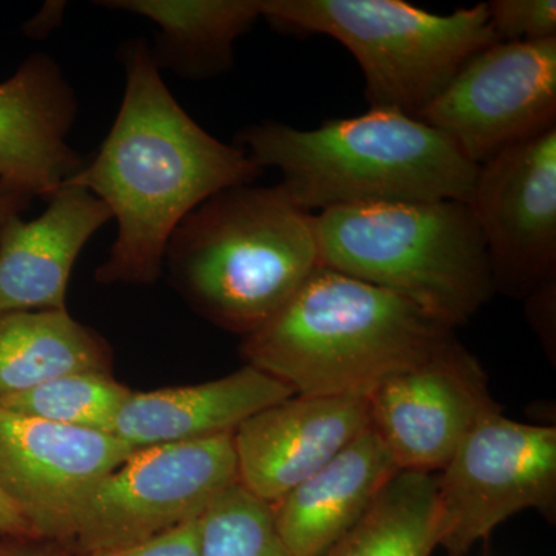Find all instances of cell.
I'll return each instance as SVG.
<instances>
[{"instance_id": "6da1fadb", "label": "cell", "mask_w": 556, "mask_h": 556, "mask_svg": "<svg viewBox=\"0 0 556 556\" xmlns=\"http://www.w3.org/2000/svg\"><path fill=\"white\" fill-rule=\"evenodd\" d=\"M119 60L126 89L118 115L93 160L68 181L94 193L118 223L98 283L152 285L179 223L219 190L252 185L262 169L190 118L144 39L124 43Z\"/></svg>"}, {"instance_id": "7a4b0ae2", "label": "cell", "mask_w": 556, "mask_h": 556, "mask_svg": "<svg viewBox=\"0 0 556 556\" xmlns=\"http://www.w3.org/2000/svg\"><path fill=\"white\" fill-rule=\"evenodd\" d=\"M236 146L260 169L280 172L281 188L313 214L376 203H468L479 170L444 131L390 109L309 130L265 121L241 130Z\"/></svg>"}, {"instance_id": "3957f363", "label": "cell", "mask_w": 556, "mask_h": 556, "mask_svg": "<svg viewBox=\"0 0 556 556\" xmlns=\"http://www.w3.org/2000/svg\"><path fill=\"white\" fill-rule=\"evenodd\" d=\"M164 266L199 316L247 338L320 268L317 215L281 185L219 190L179 223Z\"/></svg>"}, {"instance_id": "277c9868", "label": "cell", "mask_w": 556, "mask_h": 556, "mask_svg": "<svg viewBox=\"0 0 556 556\" xmlns=\"http://www.w3.org/2000/svg\"><path fill=\"white\" fill-rule=\"evenodd\" d=\"M453 339L455 329L408 300L320 266L240 353L295 394L367 397Z\"/></svg>"}, {"instance_id": "5b68a950", "label": "cell", "mask_w": 556, "mask_h": 556, "mask_svg": "<svg viewBox=\"0 0 556 556\" xmlns=\"http://www.w3.org/2000/svg\"><path fill=\"white\" fill-rule=\"evenodd\" d=\"M321 266L408 300L455 329L495 292L466 201H412L317 214Z\"/></svg>"}, {"instance_id": "8992f818", "label": "cell", "mask_w": 556, "mask_h": 556, "mask_svg": "<svg viewBox=\"0 0 556 556\" xmlns=\"http://www.w3.org/2000/svg\"><path fill=\"white\" fill-rule=\"evenodd\" d=\"M276 28L325 35L361 65L371 109L419 118L471 56L496 43L485 3L433 14L401 0H260Z\"/></svg>"}, {"instance_id": "52a82bcc", "label": "cell", "mask_w": 556, "mask_h": 556, "mask_svg": "<svg viewBox=\"0 0 556 556\" xmlns=\"http://www.w3.org/2000/svg\"><path fill=\"white\" fill-rule=\"evenodd\" d=\"M236 484L233 433L137 450L79 497L58 546L73 555L137 546L200 519Z\"/></svg>"}, {"instance_id": "ba28073f", "label": "cell", "mask_w": 556, "mask_h": 556, "mask_svg": "<svg viewBox=\"0 0 556 556\" xmlns=\"http://www.w3.org/2000/svg\"><path fill=\"white\" fill-rule=\"evenodd\" d=\"M556 428L479 420L438 477L439 546L466 556L497 526L527 508L555 515Z\"/></svg>"}, {"instance_id": "9c48e42d", "label": "cell", "mask_w": 556, "mask_h": 556, "mask_svg": "<svg viewBox=\"0 0 556 556\" xmlns=\"http://www.w3.org/2000/svg\"><path fill=\"white\" fill-rule=\"evenodd\" d=\"M417 119L448 135L478 166L556 127V39L479 51Z\"/></svg>"}, {"instance_id": "30bf717a", "label": "cell", "mask_w": 556, "mask_h": 556, "mask_svg": "<svg viewBox=\"0 0 556 556\" xmlns=\"http://www.w3.org/2000/svg\"><path fill=\"white\" fill-rule=\"evenodd\" d=\"M369 427L399 470L437 475L479 420L501 412L477 358L457 342L388 376L367 396Z\"/></svg>"}, {"instance_id": "8fae6325", "label": "cell", "mask_w": 556, "mask_h": 556, "mask_svg": "<svg viewBox=\"0 0 556 556\" xmlns=\"http://www.w3.org/2000/svg\"><path fill=\"white\" fill-rule=\"evenodd\" d=\"M468 206L495 292L529 298L556 277V127L481 164Z\"/></svg>"}, {"instance_id": "7c38bea8", "label": "cell", "mask_w": 556, "mask_h": 556, "mask_svg": "<svg viewBox=\"0 0 556 556\" xmlns=\"http://www.w3.org/2000/svg\"><path fill=\"white\" fill-rule=\"evenodd\" d=\"M134 453L115 434L60 426L0 405V492L36 543H60L79 497Z\"/></svg>"}, {"instance_id": "4fadbf2b", "label": "cell", "mask_w": 556, "mask_h": 556, "mask_svg": "<svg viewBox=\"0 0 556 556\" xmlns=\"http://www.w3.org/2000/svg\"><path fill=\"white\" fill-rule=\"evenodd\" d=\"M368 427L367 397L285 399L249 417L233 433L239 484L274 506Z\"/></svg>"}, {"instance_id": "5bb4252c", "label": "cell", "mask_w": 556, "mask_h": 556, "mask_svg": "<svg viewBox=\"0 0 556 556\" xmlns=\"http://www.w3.org/2000/svg\"><path fill=\"white\" fill-rule=\"evenodd\" d=\"M78 97L49 54H31L0 83V181L49 199L84 167L67 138Z\"/></svg>"}, {"instance_id": "9a60e30c", "label": "cell", "mask_w": 556, "mask_h": 556, "mask_svg": "<svg viewBox=\"0 0 556 556\" xmlns=\"http://www.w3.org/2000/svg\"><path fill=\"white\" fill-rule=\"evenodd\" d=\"M31 222L16 215L0 232V316L67 309L70 276L112 212L84 186L65 181Z\"/></svg>"}, {"instance_id": "2e32d148", "label": "cell", "mask_w": 556, "mask_h": 556, "mask_svg": "<svg viewBox=\"0 0 556 556\" xmlns=\"http://www.w3.org/2000/svg\"><path fill=\"white\" fill-rule=\"evenodd\" d=\"M294 394L283 380L247 364L197 386L131 391L112 434L137 452L236 433L249 417Z\"/></svg>"}, {"instance_id": "e0dca14e", "label": "cell", "mask_w": 556, "mask_h": 556, "mask_svg": "<svg viewBox=\"0 0 556 556\" xmlns=\"http://www.w3.org/2000/svg\"><path fill=\"white\" fill-rule=\"evenodd\" d=\"M399 471L371 427L327 466L274 504L278 536L292 556H321L345 535Z\"/></svg>"}, {"instance_id": "ac0fdd59", "label": "cell", "mask_w": 556, "mask_h": 556, "mask_svg": "<svg viewBox=\"0 0 556 556\" xmlns=\"http://www.w3.org/2000/svg\"><path fill=\"white\" fill-rule=\"evenodd\" d=\"M160 28L153 60L181 78H215L233 65V43L262 17L260 0H109Z\"/></svg>"}, {"instance_id": "d6986e66", "label": "cell", "mask_w": 556, "mask_h": 556, "mask_svg": "<svg viewBox=\"0 0 556 556\" xmlns=\"http://www.w3.org/2000/svg\"><path fill=\"white\" fill-rule=\"evenodd\" d=\"M112 348L68 309L0 316V399L73 372H113Z\"/></svg>"}, {"instance_id": "ffe728a7", "label": "cell", "mask_w": 556, "mask_h": 556, "mask_svg": "<svg viewBox=\"0 0 556 556\" xmlns=\"http://www.w3.org/2000/svg\"><path fill=\"white\" fill-rule=\"evenodd\" d=\"M438 546L437 475L399 470L321 556H431Z\"/></svg>"}, {"instance_id": "44dd1931", "label": "cell", "mask_w": 556, "mask_h": 556, "mask_svg": "<svg viewBox=\"0 0 556 556\" xmlns=\"http://www.w3.org/2000/svg\"><path fill=\"white\" fill-rule=\"evenodd\" d=\"M130 394V388L113 378V372L86 371L61 376L0 399V405L60 426L112 433L116 416Z\"/></svg>"}, {"instance_id": "7402d4cb", "label": "cell", "mask_w": 556, "mask_h": 556, "mask_svg": "<svg viewBox=\"0 0 556 556\" xmlns=\"http://www.w3.org/2000/svg\"><path fill=\"white\" fill-rule=\"evenodd\" d=\"M200 556H292L278 536L274 508L236 484L200 518Z\"/></svg>"}, {"instance_id": "603a6c76", "label": "cell", "mask_w": 556, "mask_h": 556, "mask_svg": "<svg viewBox=\"0 0 556 556\" xmlns=\"http://www.w3.org/2000/svg\"><path fill=\"white\" fill-rule=\"evenodd\" d=\"M485 7L497 42L556 39L555 0H493Z\"/></svg>"}, {"instance_id": "cb8c5ba5", "label": "cell", "mask_w": 556, "mask_h": 556, "mask_svg": "<svg viewBox=\"0 0 556 556\" xmlns=\"http://www.w3.org/2000/svg\"><path fill=\"white\" fill-rule=\"evenodd\" d=\"M68 556H200V519L175 527L137 546L109 554Z\"/></svg>"}, {"instance_id": "d4e9b609", "label": "cell", "mask_w": 556, "mask_h": 556, "mask_svg": "<svg viewBox=\"0 0 556 556\" xmlns=\"http://www.w3.org/2000/svg\"><path fill=\"white\" fill-rule=\"evenodd\" d=\"M555 283L556 277L548 278L527 298L530 300L529 316L547 345H551V329L554 332L555 328V324L551 321V317L555 320Z\"/></svg>"}, {"instance_id": "484cf974", "label": "cell", "mask_w": 556, "mask_h": 556, "mask_svg": "<svg viewBox=\"0 0 556 556\" xmlns=\"http://www.w3.org/2000/svg\"><path fill=\"white\" fill-rule=\"evenodd\" d=\"M0 535L21 541V543H36L31 527L2 492H0Z\"/></svg>"}, {"instance_id": "4316f807", "label": "cell", "mask_w": 556, "mask_h": 556, "mask_svg": "<svg viewBox=\"0 0 556 556\" xmlns=\"http://www.w3.org/2000/svg\"><path fill=\"white\" fill-rule=\"evenodd\" d=\"M31 201L33 197L0 181V232L5 228L9 219L21 215L25 208L30 207Z\"/></svg>"}, {"instance_id": "83f0119b", "label": "cell", "mask_w": 556, "mask_h": 556, "mask_svg": "<svg viewBox=\"0 0 556 556\" xmlns=\"http://www.w3.org/2000/svg\"><path fill=\"white\" fill-rule=\"evenodd\" d=\"M30 543L13 541V544H0V556H68V554H54L50 551H40L28 546Z\"/></svg>"}]
</instances>
